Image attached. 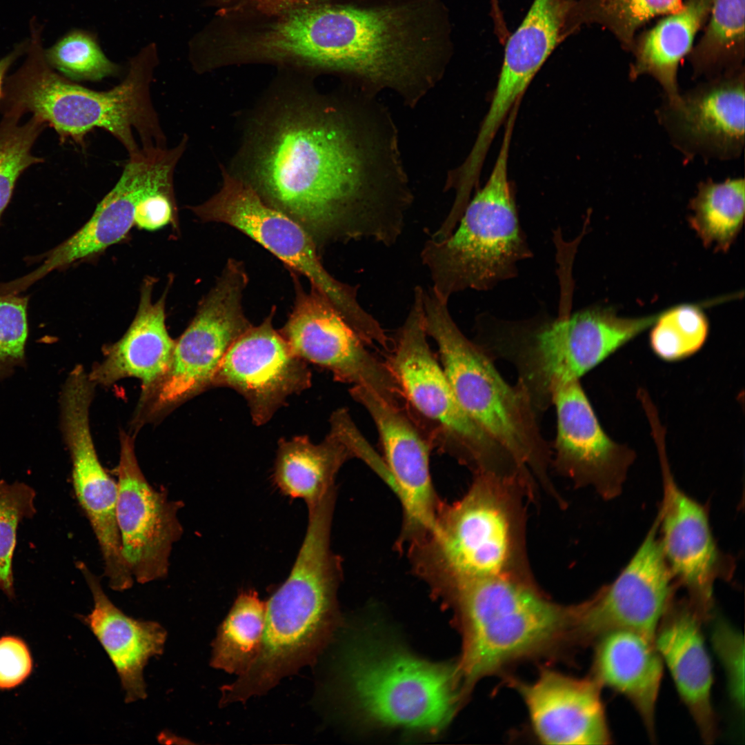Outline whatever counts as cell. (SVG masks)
Here are the masks:
<instances>
[{
	"label": "cell",
	"mask_w": 745,
	"mask_h": 745,
	"mask_svg": "<svg viewBox=\"0 0 745 745\" xmlns=\"http://www.w3.org/2000/svg\"><path fill=\"white\" fill-rule=\"evenodd\" d=\"M154 283L151 277L144 281L132 324L118 341L105 348L103 360L88 375L95 385L109 386L120 379L133 377L142 381L145 391L167 370L175 346L166 326L168 290L153 302Z\"/></svg>",
	"instance_id": "cell-25"
},
{
	"label": "cell",
	"mask_w": 745,
	"mask_h": 745,
	"mask_svg": "<svg viewBox=\"0 0 745 745\" xmlns=\"http://www.w3.org/2000/svg\"><path fill=\"white\" fill-rule=\"evenodd\" d=\"M689 208L690 226L704 246L715 252H727L744 222V178L701 181L690 201Z\"/></svg>",
	"instance_id": "cell-31"
},
{
	"label": "cell",
	"mask_w": 745,
	"mask_h": 745,
	"mask_svg": "<svg viewBox=\"0 0 745 745\" xmlns=\"http://www.w3.org/2000/svg\"><path fill=\"white\" fill-rule=\"evenodd\" d=\"M183 149H141L130 156L118 181L99 203L89 220L71 237L46 253L39 267L14 280L24 290L53 270L103 252L119 242L135 226L141 200L163 178L174 174Z\"/></svg>",
	"instance_id": "cell-15"
},
{
	"label": "cell",
	"mask_w": 745,
	"mask_h": 745,
	"mask_svg": "<svg viewBox=\"0 0 745 745\" xmlns=\"http://www.w3.org/2000/svg\"><path fill=\"white\" fill-rule=\"evenodd\" d=\"M745 0H714L701 38L687 56L693 77L711 79L744 68Z\"/></svg>",
	"instance_id": "cell-30"
},
{
	"label": "cell",
	"mask_w": 745,
	"mask_h": 745,
	"mask_svg": "<svg viewBox=\"0 0 745 745\" xmlns=\"http://www.w3.org/2000/svg\"><path fill=\"white\" fill-rule=\"evenodd\" d=\"M295 301L280 334L293 352L331 371L338 380L365 388L398 405L400 388L389 366L366 348L364 341L321 292H307L294 272Z\"/></svg>",
	"instance_id": "cell-13"
},
{
	"label": "cell",
	"mask_w": 745,
	"mask_h": 745,
	"mask_svg": "<svg viewBox=\"0 0 745 745\" xmlns=\"http://www.w3.org/2000/svg\"><path fill=\"white\" fill-rule=\"evenodd\" d=\"M425 326L437 345L441 366L467 414L523 467L544 491L554 488L549 475L552 450L524 390L508 384L493 359L467 338L453 319L448 301L430 288L423 293Z\"/></svg>",
	"instance_id": "cell-6"
},
{
	"label": "cell",
	"mask_w": 745,
	"mask_h": 745,
	"mask_svg": "<svg viewBox=\"0 0 745 745\" xmlns=\"http://www.w3.org/2000/svg\"><path fill=\"white\" fill-rule=\"evenodd\" d=\"M32 660L26 643L14 636L0 638V689L22 683L30 674Z\"/></svg>",
	"instance_id": "cell-41"
},
{
	"label": "cell",
	"mask_w": 745,
	"mask_h": 745,
	"mask_svg": "<svg viewBox=\"0 0 745 745\" xmlns=\"http://www.w3.org/2000/svg\"><path fill=\"white\" fill-rule=\"evenodd\" d=\"M711 640L726 673L728 693L735 706L741 712L744 707V636L723 620L713 626Z\"/></svg>",
	"instance_id": "cell-39"
},
{
	"label": "cell",
	"mask_w": 745,
	"mask_h": 745,
	"mask_svg": "<svg viewBox=\"0 0 745 745\" xmlns=\"http://www.w3.org/2000/svg\"><path fill=\"white\" fill-rule=\"evenodd\" d=\"M462 622L467 684L573 635L575 607L558 604L535 582L502 577L455 582L441 593Z\"/></svg>",
	"instance_id": "cell-5"
},
{
	"label": "cell",
	"mask_w": 745,
	"mask_h": 745,
	"mask_svg": "<svg viewBox=\"0 0 745 745\" xmlns=\"http://www.w3.org/2000/svg\"><path fill=\"white\" fill-rule=\"evenodd\" d=\"M663 482L658 535L666 562L687 599L706 620L713 606L717 579L729 580L734 559L724 553L714 539L706 508L688 495L671 474L664 441L656 442Z\"/></svg>",
	"instance_id": "cell-14"
},
{
	"label": "cell",
	"mask_w": 745,
	"mask_h": 745,
	"mask_svg": "<svg viewBox=\"0 0 745 745\" xmlns=\"http://www.w3.org/2000/svg\"><path fill=\"white\" fill-rule=\"evenodd\" d=\"M34 499L35 492L27 484L0 480V590L10 598L14 596L12 564L17 529L35 513Z\"/></svg>",
	"instance_id": "cell-37"
},
{
	"label": "cell",
	"mask_w": 745,
	"mask_h": 745,
	"mask_svg": "<svg viewBox=\"0 0 745 745\" xmlns=\"http://www.w3.org/2000/svg\"><path fill=\"white\" fill-rule=\"evenodd\" d=\"M685 0H574V19L579 29L596 24L608 30L630 51L640 28L650 20L679 11Z\"/></svg>",
	"instance_id": "cell-33"
},
{
	"label": "cell",
	"mask_w": 745,
	"mask_h": 745,
	"mask_svg": "<svg viewBox=\"0 0 745 745\" xmlns=\"http://www.w3.org/2000/svg\"><path fill=\"white\" fill-rule=\"evenodd\" d=\"M44 57L52 68L73 81H97L121 72L103 52L96 34L82 29L68 32L44 50Z\"/></svg>",
	"instance_id": "cell-34"
},
{
	"label": "cell",
	"mask_w": 745,
	"mask_h": 745,
	"mask_svg": "<svg viewBox=\"0 0 745 745\" xmlns=\"http://www.w3.org/2000/svg\"><path fill=\"white\" fill-rule=\"evenodd\" d=\"M93 598L90 613L82 620L108 655L119 676L127 703L146 697L143 668L162 653L166 630L157 622L135 619L118 608L104 593L100 580L83 562L77 564Z\"/></svg>",
	"instance_id": "cell-24"
},
{
	"label": "cell",
	"mask_w": 745,
	"mask_h": 745,
	"mask_svg": "<svg viewBox=\"0 0 745 745\" xmlns=\"http://www.w3.org/2000/svg\"><path fill=\"white\" fill-rule=\"evenodd\" d=\"M348 678L359 708L385 725L436 731L454 711L453 672L402 652L358 656L351 662Z\"/></svg>",
	"instance_id": "cell-11"
},
{
	"label": "cell",
	"mask_w": 745,
	"mask_h": 745,
	"mask_svg": "<svg viewBox=\"0 0 745 745\" xmlns=\"http://www.w3.org/2000/svg\"><path fill=\"white\" fill-rule=\"evenodd\" d=\"M28 301L19 294H0V379L24 362Z\"/></svg>",
	"instance_id": "cell-38"
},
{
	"label": "cell",
	"mask_w": 745,
	"mask_h": 745,
	"mask_svg": "<svg viewBox=\"0 0 745 745\" xmlns=\"http://www.w3.org/2000/svg\"><path fill=\"white\" fill-rule=\"evenodd\" d=\"M677 586L660 547L656 517L616 579L575 605L573 635L585 642L611 631L628 630L655 642Z\"/></svg>",
	"instance_id": "cell-12"
},
{
	"label": "cell",
	"mask_w": 745,
	"mask_h": 745,
	"mask_svg": "<svg viewBox=\"0 0 745 745\" xmlns=\"http://www.w3.org/2000/svg\"><path fill=\"white\" fill-rule=\"evenodd\" d=\"M202 221L228 224L246 234L305 276L356 330L366 328L372 315L359 304L357 287L335 279L324 267L313 239L297 221L266 203L248 182L223 171L219 191L191 208Z\"/></svg>",
	"instance_id": "cell-10"
},
{
	"label": "cell",
	"mask_w": 745,
	"mask_h": 745,
	"mask_svg": "<svg viewBox=\"0 0 745 745\" xmlns=\"http://www.w3.org/2000/svg\"><path fill=\"white\" fill-rule=\"evenodd\" d=\"M557 435L551 465L578 488H591L608 500L621 493L635 451L602 428L579 379L555 389Z\"/></svg>",
	"instance_id": "cell-18"
},
{
	"label": "cell",
	"mask_w": 745,
	"mask_h": 745,
	"mask_svg": "<svg viewBox=\"0 0 745 745\" xmlns=\"http://www.w3.org/2000/svg\"><path fill=\"white\" fill-rule=\"evenodd\" d=\"M744 96L745 68L664 98L656 117L686 159L732 160L744 148Z\"/></svg>",
	"instance_id": "cell-16"
},
{
	"label": "cell",
	"mask_w": 745,
	"mask_h": 745,
	"mask_svg": "<svg viewBox=\"0 0 745 745\" xmlns=\"http://www.w3.org/2000/svg\"><path fill=\"white\" fill-rule=\"evenodd\" d=\"M514 124L506 122L493 171L468 203L455 230L441 240L429 238L421 251L433 282L430 288L444 301L466 290H491L516 277L519 264L533 256L508 177Z\"/></svg>",
	"instance_id": "cell-7"
},
{
	"label": "cell",
	"mask_w": 745,
	"mask_h": 745,
	"mask_svg": "<svg viewBox=\"0 0 745 745\" xmlns=\"http://www.w3.org/2000/svg\"><path fill=\"white\" fill-rule=\"evenodd\" d=\"M594 660L595 679L620 693L632 703L651 737L663 675V661L655 642L632 630L600 637Z\"/></svg>",
	"instance_id": "cell-26"
},
{
	"label": "cell",
	"mask_w": 745,
	"mask_h": 745,
	"mask_svg": "<svg viewBox=\"0 0 745 745\" xmlns=\"http://www.w3.org/2000/svg\"><path fill=\"white\" fill-rule=\"evenodd\" d=\"M91 394L72 388L61 396V428L72 463V483L79 505L98 542L104 574L114 590L130 588L133 577L121 553L116 516L117 483L97 457L89 426Z\"/></svg>",
	"instance_id": "cell-19"
},
{
	"label": "cell",
	"mask_w": 745,
	"mask_h": 745,
	"mask_svg": "<svg viewBox=\"0 0 745 745\" xmlns=\"http://www.w3.org/2000/svg\"><path fill=\"white\" fill-rule=\"evenodd\" d=\"M330 532L324 522L308 524L288 578L266 602L258 654L237 680L221 688V704L264 694L316 657L331 625L342 574L341 559L331 550Z\"/></svg>",
	"instance_id": "cell-4"
},
{
	"label": "cell",
	"mask_w": 745,
	"mask_h": 745,
	"mask_svg": "<svg viewBox=\"0 0 745 745\" xmlns=\"http://www.w3.org/2000/svg\"><path fill=\"white\" fill-rule=\"evenodd\" d=\"M173 177L174 174L166 177L141 200L136 210L135 226L155 230L174 220L176 204Z\"/></svg>",
	"instance_id": "cell-40"
},
{
	"label": "cell",
	"mask_w": 745,
	"mask_h": 745,
	"mask_svg": "<svg viewBox=\"0 0 745 745\" xmlns=\"http://www.w3.org/2000/svg\"><path fill=\"white\" fill-rule=\"evenodd\" d=\"M654 321L653 315L622 317L599 306L519 320L481 313L476 319L475 341L492 359L514 366L517 384L539 416L553 404L558 385L579 379Z\"/></svg>",
	"instance_id": "cell-3"
},
{
	"label": "cell",
	"mask_w": 745,
	"mask_h": 745,
	"mask_svg": "<svg viewBox=\"0 0 745 745\" xmlns=\"http://www.w3.org/2000/svg\"><path fill=\"white\" fill-rule=\"evenodd\" d=\"M274 311L233 342L212 383V386L230 387L241 394L258 426L270 419L288 396L309 388L311 381L306 361L273 328Z\"/></svg>",
	"instance_id": "cell-21"
},
{
	"label": "cell",
	"mask_w": 745,
	"mask_h": 745,
	"mask_svg": "<svg viewBox=\"0 0 745 745\" xmlns=\"http://www.w3.org/2000/svg\"><path fill=\"white\" fill-rule=\"evenodd\" d=\"M350 393L370 415L379 434L393 491L402 508L396 542L397 548L402 550L433 530L442 502L432 482L429 447L398 406L361 386H353Z\"/></svg>",
	"instance_id": "cell-20"
},
{
	"label": "cell",
	"mask_w": 745,
	"mask_h": 745,
	"mask_svg": "<svg viewBox=\"0 0 745 745\" xmlns=\"http://www.w3.org/2000/svg\"><path fill=\"white\" fill-rule=\"evenodd\" d=\"M533 729L548 744H607L610 735L595 679L545 670L533 683H517Z\"/></svg>",
	"instance_id": "cell-22"
},
{
	"label": "cell",
	"mask_w": 745,
	"mask_h": 745,
	"mask_svg": "<svg viewBox=\"0 0 745 745\" xmlns=\"http://www.w3.org/2000/svg\"><path fill=\"white\" fill-rule=\"evenodd\" d=\"M20 119L4 115L0 122V219L21 175L44 161L33 154L32 148L46 124L34 116L23 123Z\"/></svg>",
	"instance_id": "cell-35"
},
{
	"label": "cell",
	"mask_w": 745,
	"mask_h": 745,
	"mask_svg": "<svg viewBox=\"0 0 745 745\" xmlns=\"http://www.w3.org/2000/svg\"><path fill=\"white\" fill-rule=\"evenodd\" d=\"M117 475L116 516L126 564L140 584L164 578L172 548L183 532L177 517L180 504L148 483L126 435L121 437Z\"/></svg>",
	"instance_id": "cell-17"
},
{
	"label": "cell",
	"mask_w": 745,
	"mask_h": 745,
	"mask_svg": "<svg viewBox=\"0 0 745 745\" xmlns=\"http://www.w3.org/2000/svg\"><path fill=\"white\" fill-rule=\"evenodd\" d=\"M575 31L573 0H534L506 40L497 95L508 101L522 97L553 50Z\"/></svg>",
	"instance_id": "cell-27"
},
{
	"label": "cell",
	"mask_w": 745,
	"mask_h": 745,
	"mask_svg": "<svg viewBox=\"0 0 745 745\" xmlns=\"http://www.w3.org/2000/svg\"><path fill=\"white\" fill-rule=\"evenodd\" d=\"M490 5L491 15L495 25V32L499 41H503L508 37L509 33L498 0H490Z\"/></svg>",
	"instance_id": "cell-43"
},
{
	"label": "cell",
	"mask_w": 745,
	"mask_h": 745,
	"mask_svg": "<svg viewBox=\"0 0 745 745\" xmlns=\"http://www.w3.org/2000/svg\"><path fill=\"white\" fill-rule=\"evenodd\" d=\"M652 327L650 347L659 358L668 361L695 353L708 332V321L701 308L687 304L662 312Z\"/></svg>",
	"instance_id": "cell-36"
},
{
	"label": "cell",
	"mask_w": 745,
	"mask_h": 745,
	"mask_svg": "<svg viewBox=\"0 0 745 745\" xmlns=\"http://www.w3.org/2000/svg\"><path fill=\"white\" fill-rule=\"evenodd\" d=\"M265 615L266 602L255 590L241 592L218 628L211 666L228 673H243L258 654Z\"/></svg>",
	"instance_id": "cell-32"
},
{
	"label": "cell",
	"mask_w": 745,
	"mask_h": 745,
	"mask_svg": "<svg viewBox=\"0 0 745 745\" xmlns=\"http://www.w3.org/2000/svg\"><path fill=\"white\" fill-rule=\"evenodd\" d=\"M424 288L416 286L413 301L400 328L389 366L414 408L436 426L443 448L473 475H514L515 458L464 410L428 345Z\"/></svg>",
	"instance_id": "cell-8"
},
{
	"label": "cell",
	"mask_w": 745,
	"mask_h": 745,
	"mask_svg": "<svg viewBox=\"0 0 745 745\" xmlns=\"http://www.w3.org/2000/svg\"><path fill=\"white\" fill-rule=\"evenodd\" d=\"M714 0H685L682 8L663 16L653 27L636 35L630 52L633 61L628 77H653L672 100L681 92L677 72L681 61L691 52L695 36L710 14Z\"/></svg>",
	"instance_id": "cell-28"
},
{
	"label": "cell",
	"mask_w": 745,
	"mask_h": 745,
	"mask_svg": "<svg viewBox=\"0 0 745 745\" xmlns=\"http://www.w3.org/2000/svg\"><path fill=\"white\" fill-rule=\"evenodd\" d=\"M702 621L687 599L673 600L658 626L655 645L702 739L711 744L716 737L717 724L711 701L713 671L702 633Z\"/></svg>",
	"instance_id": "cell-23"
},
{
	"label": "cell",
	"mask_w": 745,
	"mask_h": 745,
	"mask_svg": "<svg viewBox=\"0 0 745 745\" xmlns=\"http://www.w3.org/2000/svg\"><path fill=\"white\" fill-rule=\"evenodd\" d=\"M377 95L351 85L337 97L297 102L258 131L250 184L312 237L395 244L413 195L399 132Z\"/></svg>",
	"instance_id": "cell-1"
},
{
	"label": "cell",
	"mask_w": 745,
	"mask_h": 745,
	"mask_svg": "<svg viewBox=\"0 0 745 745\" xmlns=\"http://www.w3.org/2000/svg\"><path fill=\"white\" fill-rule=\"evenodd\" d=\"M247 283L242 264L230 259L188 327L175 341L167 370L143 391L137 419L157 416L212 386L226 352L251 326L242 306Z\"/></svg>",
	"instance_id": "cell-9"
},
{
	"label": "cell",
	"mask_w": 745,
	"mask_h": 745,
	"mask_svg": "<svg viewBox=\"0 0 745 745\" xmlns=\"http://www.w3.org/2000/svg\"><path fill=\"white\" fill-rule=\"evenodd\" d=\"M530 499L519 480L474 475L459 499L441 502L433 530L407 547L415 574L439 593L478 577L535 581L526 547Z\"/></svg>",
	"instance_id": "cell-2"
},
{
	"label": "cell",
	"mask_w": 745,
	"mask_h": 745,
	"mask_svg": "<svg viewBox=\"0 0 745 745\" xmlns=\"http://www.w3.org/2000/svg\"><path fill=\"white\" fill-rule=\"evenodd\" d=\"M352 457L345 440L332 428L319 444H312L306 435L281 439L273 481L284 495L303 499L309 510L335 488L338 470Z\"/></svg>",
	"instance_id": "cell-29"
},
{
	"label": "cell",
	"mask_w": 745,
	"mask_h": 745,
	"mask_svg": "<svg viewBox=\"0 0 745 745\" xmlns=\"http://www.w3.org/2000/svg\"><path fill=\"white\" fill-rule=\"evenodd\" d=\"M26 43L19 45L11 52L0 59V99L6 72L14 61L26 50Z\"/></svg>",
	"instance_id": "cell-42"
}]
</instances>
